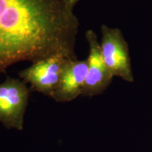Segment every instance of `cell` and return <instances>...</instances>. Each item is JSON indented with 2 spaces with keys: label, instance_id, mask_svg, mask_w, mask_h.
<instances>
[{
  "label": "cell",
  "instance_id": "1",
  "mask_svg": "<svg viewBox=\"0 0 152 152\" xmlns=\"http://www.w3.org/2000/svg\"><path fill=\"white\" fill-rule=\"evenodd\" d=\"M79 21L64 0H0V75L13 64L75 52Z\"/></svg>",
  "mask_w": 152,
  "mask_h": 152
},
{
  "label": "cell",
  "instance_id": "2",
  "mask_svg": "<svg viewBox=\"0 0 152 152\" xmlns=\"http://www.w3.org/2000/svg\"><path fill=\"white\" fill-rule=\"evenodd\" d=\"M30 92L19 78L7 76L0 83V123L6 128L23 130Z\"/></svg>",
  "mask_w": 152,
  "mask_h": 152
},
{
  "label": "cell",
  "instance_id": "3",
  "mask_svg": "<svg viewBox=\"0 0 152 152\" xmlns=\"http://www.w3.org/2000/svg\"><path fill=\"white\" fill-rule=\"evenodd\" d=\"M102 41L100 46L106 66L113 77L132 83L134 80L131 67L128 44L118 28L101 27Z\"/></svg>",
  "mask_w": 152,
  "mask_h": 152
},
{
  "label": "cell",
  "instance_id": "4",
  "mask_svg": "<svg viewBox=\"0 0 152 152\" xmlns=\"http://www.w3.org/2000/svg\"><path fill=\"white\" fill-rule=\"evenodd\" d=\"M67 60L65 56L56 54L37 61L19 72V78L30 85L31 92H37L52 98Z\"/></svg>",
  "mask_w": 152,
  "mask_h": 152
},
{
  "label": "cell",
  "instance_id": "5",
  "mask_svg": "<svg viewBox=\"0 0 152 152\" xmlns=\"http://www.w3.org/2000/svg\"><path fill=\"white\" fill-rule=\"evenodd\" d=\"M85 37L89 45L88 68L81 96L92 97L102 94L111 85L113 76L104 62L96 33L88 30Z\"/></svg>",
  "mask_w": 152,
  "mask_h": 152
},
{
  "label": "cell",
  "instance_id": "6",
  "mask_svg": "<svg viewBox=\"0 0 152 152\" xmlns=\"http://www.w3.org/2000/svg\"><path fill=\"white\" fill-rule=\"evenodd\" d=\"M87 60L66 61L52 99L57 102H70L82 95L86 79Z\"/></svg>",
  "mask_w": 152,
  "mask_h": 152
},
{
  "label": "cell",
  "instance_id": "7",
  "mask_svg": "<svg viewBox=\"0 0 152 152\" xmlns=\"http://www.w3.org/2000/svg\"><path fill=\"white\" fill-rule=\"evenodd\" d=\"M79 1L80 0H64V3L66 4V6L72 10H74L75 5L78 3Z\"/></svg>",
  "mask_w": 152,
  "mask_h": 152
}]
</instances>
